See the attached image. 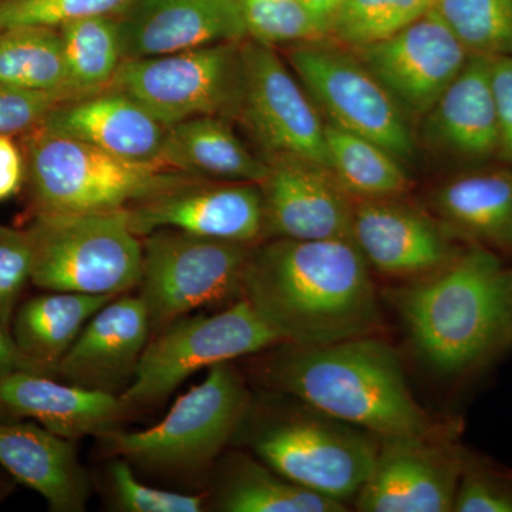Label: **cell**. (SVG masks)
Listing matches in <instances>:
<instances>
[{"instance_id": "cell-1", "label": "cell", "mask_w": 512, "mask_h": 512, "mask_svg": "<svg viewBox=\"0 0 512 512\" xmlns=\"http://www.w3.org/2000/svg\"><path fill=\"white\" fill-rule=\"evenodd\" d=\"M241 298L285 345H330L382 328L369 264L352 239L275 238L254 248Z\"/></svg>"}, {"instance_id": "cell-2", "label": "cell", "mask_w": 512, "mask_h": 512, "mask_svg": "<svg viewBox=\"0 0 512 512\" xmlns=\"http://www.w3.org/2000/svg\"><path fill=\"white\" fill-rule=\"evenodd\" d=\"M291 346L269 367L276 389L308 409L377 439H453L454 427L414 399L392 346L375 336L323 346Z\"/></svg>"}, {"instance_id": "cell-3", "label": "cell", "mask_w": 512, "mask_h": 512, "mask_svg": "<svg viewBox=\"0 0 512 512\" xmlns=\"http://www.w3.org/2000/svg\"><path fill=\"white\" fill-rule=\"evenodd\" d=\"M387 296L414 348L446 375L473 369L512 340V271L483 245Z\"/></svg>"}, {"instance_id": "cell-4", "label": "cell", "mask_w": 512, "mask_h": 512, "mask_svg": "<svg viewBox=\"0 0 512 512\" xmlns=\"http://www.w3.org/2000/svg\"><path fill=\"white\" fill-rule=\"evenodd\" d=\"M26 174L37 214L127 210L197 177L138 163L37 127L26 141Z\"/></svg>"}, {"instance_id": "cell-5", "label": "cell", "mask_w": 512, "mask_h": 512, "mask_svg": "<svg viewBox=\"0 0 512 512\" xmlns=\"http://www.w3.org/2000/svg\"><path fill=\"white\" fill-rule=\"evenodd\" d=\"M28 232L39 288L114 298L140 285L143 244L127 210L37 214Z\"/></svg>"}, {"instance_id": "cell-6", "label": "cell", "mask_w": 512, "mask_h": 512, "mask_svg": "<svg viewBox=\"0 0 512 512\" xmlns=\"http://www.w3.org/2000/svg\"><path fill=\"white\" fill-rule=\"evenodd\" d=\"M281 343L244 298L214 315L183 316L148 343L121 403L124 407L150 406L170 396L198 370Z\"/></svg>"}, {"instance_id": "cell-7", "label": "cell", "mask_w": 512, "mask_h": 512, "mask_svg": "<svg viewBox=\"0 0 512 512\" xmlns=\"http://www.w3.org/2000/svg\"><path fill=\"white\" fill-rule=\"evenodd\" d=\"M323 120L375 141L402 163L416 154L407 114L350 49L333 43H299L286 53Z\"/></svg>"}, {"instance_id": "cell-8", "label": "cell", "mask_w": 512, "mask_h": 512, "mask_svg": "<svg viewBox=\"0 0 512 512\" xmlns=\"http://www.w3.org/2000/svg\"><path fill=\"white\" fill-rule=\"evenodd\" d=\"M380 439L306 407L265 423L252 436L259 460L299 487L346 504L375 464Z\"/></svg>"}, {"instance_id": "cell-9", "label": "cell", "mask_w": 512, "mask_h": 512, "mask_svg": "<svg viewBox=\"0 0 512 512\" xmlns=\"http://www.w3.org/2000/svg\"><path fill=\"white\" fill-rule=\"evenodd\" d=\"M254 247L157 229L143 245L140 298L151 326L170 325L192 311L242 295Z\"/></svg>"}, {"instance_id": "cell-10", "label": "cell", "mask_w": 512, "mask_h": 512, "mask_svg": "<svg viewBox=\"0 0 512 512\" xmlns=\"http://www.w3.org/2000/svg\"><path fill=\"white\" fill-rule=\"evenodd\" d=\"M232 116L261 147L265 161L296 158L328 167L322 114L274 47L249 37L239 45Z\"/></svg>"}, {"instance_id": "cell-11", "label": "cell", "mask_w": 512, "mask_h": 512, "mask_svg": "<svg viewBox=\"0 0 512 512\" xmlns=\"http://www.w3.org/2000/svg\"><path fill=\"white\" fill-rule=\"evenodd\" d=\"M248 393L228 363L208 369L156 426L113 437L114 450L146 466L192 470L210 463L237 433Z\"/></svg>"}, {"instance_id": "cell-12", "label": "cell", "mask_w": 512, "mask_h": 512, "mask_svg": "<svg viewBox=\"0 0 512 512\" xmlns=\"http://www.w3.org/2000/svg\"><path fill=\"white\" fill-rule=\"evenodd\" d=\"M241 42L124 60L110 87L136 100L167 128L194 117H231Z\"/></svg>"}, {"instance_id": "cell-13", "label": "cell", "mask_w": 512, "mask_h": 512, "mask_svg": "<svg viewBox=\"0 0 512 512\" xmlns=\"http://www.w3.org/2000/svg\"><path fill=\"white\" fill-rule=\"evenodd\" d=\"M352 52L407 116H426L470 57L434 8L396 35Z\"/></svg>"}, {"instance_id": "cell-14", "label": "cell", "mask_w": 512, "mask_h": 512, "mask_svg": "<svg viewBox=\"0 0 512 512\" xmlns=\"http://www.w3.org/2000/svg\"><path fill=\"white\" fill-rule=\"evenodd\" d=\"M466 454L453 439L380 440L370 476L355 498L357 510L453 511Z\"/></svg>"}, {"instance_id": "cell-15", "label": "cell", "mask_w": 512, "mask_h": 512, "mask_svg": "<svg viewBox=\"0 0 512 512\" xmlns=\"http://www.w3.org/2000/svg\"><path fill=\"white\" fill-rule=\"evenodd\" d=\"M192 180L127 208L138 237L178 229L198 237L254 244L265 235L264 200L258 184Z\"/></svg>"}, {"instance_id": "cell-16", "label": "cell", "mask_w": 512, "mask_h": 512, "mask_svg": "<svg viewBox=\"0 0 512 512\" xmlns=\"http://www.w3.org/2000/svg\"><path fill=\"white\" fill-rule=\"evenodd\" d=\"M456 235L402 198L355 200L350 239L380 274L419 279L458 254Z\"/></svg>"}, {"instance_id": "cell-17", "label": "cell", "mask_w": 512, "mask_h": 512, "mask_svg": "<svg viewBox=\"0 0 512 512\" xmlns=\"http://www.w3.org/2000/svg\"><path fill=\"white\" fill-rule=\"evenodd\" d=\"M266 163L268 174L259 184L265 235L298 241L350 239L355 200L328 167L296 158Z\"/></svg>"}, {"instance_id": "cell-18", "label": "cell", "mask_w": 512, "mask_h": 512, "mask_svg": "<svg viewBox=\"0 0 512 512\" xmlns=\"http://www.w3.org/2000/svg\"><path fill=\"white\" fill-rule=\"evenodd\" d=\"M119 23L124 60L241 42L248 32L237 0H134Z\"/></svg>"}, {"instance_id": "cell-19", "label": "cell", "mask_w": 512, "mask_h": 512, "mask_svg": "<svg viewBox=\"0 0 512 512\" xmlns=\"http://www.w3.org/2000/svg\"><path fill=\"white\" fill-rule=\"evenodd\" d=\"M40 127L77 138L114 156L150 164H160L167 133V127L150 111L111 87L63 101Z\"/></svg>"}, {"instance_id": "cell-20", "label": "cell", "mask_w": 512, "mask_h": 512, "mask_svg": "<svg viewBox=\"0 0 512 512\" xmlns=\"http://www.w3.org/2000/svg\"><path fill=\"white\" fill-rule=\"evenodd\" d=\"M150 328L140 296L111 299L84 325L56 372L79 386L111 393L133 377Z\"/></svg>"}, {"instance_id": "cell-21", "label": "cell", "mask_w": 512, "mask_h": 512, "mask_svg": "<svg viewBox=\"0 0 512 512\" xmlns=\"http://www.w3.org/2000/svg\"><path fill=\"white\" fill-rule=\"evenodd\" d=\"M0 407L72 441L106 430L124 409L113 393L55 382L28 370L0 377Z\"/></svg>"}, {"instance_id": "cell-22", "label": "cell", "mask_w": 512, "mask_h": 512, "mask_svg": "<svg viewBox=\"0 0 512 512\" xmlns=\"http://www.w3.org/2000/svg\"><path fill=\"white\" fill-rule=\"evenodd\" d=\"M0 466L53 511H83L89 481L72 440L35 423H0Z\"/></svg>"}, {"instance_id": "cell-23", "label": "cell", "mask_w": 512, "mask_h": 512, "mask_svg": "<svg viewBox=\"0 0 512 512\" xmlns=\"http://www.w3.org/2000/svg\"><path fill=\"white\" fill-rule=\"evenodd\" d=\"M426 117L431 140L451 156L467 161L498 156L500 134L490 57L470 55Z\"/></svg>"}, {"instance_id": "cell-24", "label": "cell", "mask_w": 512, "mask_h": 512, "mask_svg": "<svg viewBox=\"0 0 512 512\" xmlns=\"http://www.w3.org/2000/svg\"><path fill=\"white\" fill-rule=\"evenodd\" d=\"M160 164L220 183L261 184L268 163L239 140L224 116H200L167 128Z\"/></svg>"}, {"instance_id": "cell-25", "label": "cell", "mask_w": 512, "mask_h": 512, "mask_svg": "<svg viewBox=\"0 0 512 512\" xmlns=\"http://www.w3.org/2000/svg\"><path fill=\"white\" fill-rule=\"evenodd\" d=\"M437 217L456 237L512 254V167L460 175L434 192Z\"/></svg>"}, {"instance_id": "cell-26", "label": "cell", "mask_w": 512, "mask_h": 512, "mask_svg": "<svg viewBox=\"0 0 512 512\" xmlns=\"http://www.w3.org/2000/svg\"><path fill=\"white\" fill-rule=\"evenodd\" d=\"M113 296L52 292L36 296L16 309L12 338L36 373L56 370L84 325Z\"/></svg>"}, {"instance_id": "cell-27", "label": "cell", "mask_w": 512, "mask_h": 512, "mask_svg": "<svg viewBox=\"0 0 512 512\" xmlns=\"http://www.w3.org/2000/svg\"><path fill=\"white\" fill-rule=\"evenodd\" d=\"M328 168L353 200L402 198L412 187L402 161L375 141L325 124Z\"/></svg>"}, {"instance_id": "cell-28", "label": "cell", "mask_w": 512, "mask_h": 512, "mask_svg": "<svg viewBox=\"0 0 512 512\" xmlns=\"http://www.w3.org/2000/svg\"><path fill=\"white\" fill-rule=\"evenodd\" d=\"M218 491V510L227 512H340L346 504L299 487L252 458L232 460Z\"/></svg>"}, {"instance_id": "cell-29", "label": "cell", "mask_w": 512, "mask_h": 512, "mask_svg": "<svg viewBox=\"0 0 512 512\" xmlns=\"http://www.w3.org/2000/svg\"><path fill=\"white\" fill-rule=\"evenodd\" d=\"M0 83L79 97L70 86L59 30L46 26L0 30Z\"/></svg>"}, {"instance_id": "cell-30", "label": "cell", "mask_w": 512, "mask_h": 512, "mask_svg": "<svg viewBox=\"0 0 512 512\" xmlns=\"http://www.w3.org/2000/svg\"><path fill=\"white\" fill-rule=\"evenodd\" d=\"M64 62L77 96L109 89L124 62L114 16H90L60 26Z\"/></svg>"}, {"instance_id": "cell-31", "label": "cell", "mask_w": 512, "mask_h": 512, "mask_svg": "<svg viewBox=\"0 0 512 512\" xmlns=\"http://www.w3.org/2000/svg\"><path fill=\"white\" fill-rule=\"evenodd\" d=\"M434 0H343L329 20L328 39L346 49L382 42L433 8Z\"/></svg>"}, {"instance_id": "cell-32", "label": "cell", "mask_w": 512, "mask_h": 512, "mask_svg": "<svg viewBox=\"0 0 512 512\" xmlns=\"http://www.w3.org/2000/svg\"><path fill=\"white\" fill-rule=\"evenodd\" d=\"M470 55L512 57V0H434Z\"/></svg>"}, {"instance_id": "cell-33", "label": "cell", "mask_w": 512, "mask_h": 512, "mask_svg": "<svg viewBox=\"0 0 512 512\" xmlns=\"http://www.w3.org/2000/svg\"><path fill=\"white\" fill-rule=\"evenodd\" d=\"M249 39L268 46L299 45L328 39L329 23L299 0H237Z\"/></svg>"}, {"instance_id": "cell-34", "label": "cell", "mask_w": 512, "mask_h": 512, "mask_svg": "<svg viewBox=\"0 0 512 512\" xmlns=\"http://www.w3.org/2000/svg\"><path fill=\"white\" fill-rule=\"evenodd\" d=\"M134 0H0V30L19 26L59 29L90 16L121 15Z\"/></svg>"}, {"instance_id": "cell-35", "label": "cell", "mask_w": 512, "mask_h": 512, "mask_svg": "<svg viewBox=\"0 0 512 512\" xmlns=\"http://www.w3.org/2000/svg\"><path fill=\"white\" fill-rule=\"evenodd\" d=\"M453 511L512 512V476L466 454Z\"/></svg>"}, {"instance_id": "cell-36", "label": "cell", "mask_w": 512, "mask_h": 512, "mask_svg": "<svg viewBox=\"0 0 512 512\" xmlns=\"http://www.w3.org/2000/svg\"><path fill=\"white\" fill-rule=\"evenodd\" d=\"M111 484L121 510L130 512H200L204 510L201 495L174 493L148 487L137 480L126 460L111 467Z\"/></svg>"}, {"instance_id": "cell-37", "label": "cell", "mask_w": 512, "mask_h": 512, "mask_svg": "<svg viewBox=\"0 0 512 512\" xmlns=\"http://www.w3.org/2000/svg\"><path fill=\"white\" fill-rule=\"evenodd\" d=\"M33 247L28 231L0 228V322L10 326L16 303L32 279Z\"/></svg>"}, {"instance_id": "cell-38", "label": "cell", "mask_w": 512, "mask_h": 512, "mask_svg": "<svg viewBox=\"0 0 512 512\" xmlns=\"http://www.w3.org/2000/svg\"><path fill=\"white\" fill-rule=\"evenodd\" d=\"M69 99V94L0 83V136L30 133L42 126L50 111Z\"/></svg>"}, {"instance_id": "cell-39", "label": "cell", "mask_w": 512, "mask_h": 512, "mask_svg": "<svg viewBox=\"0 0 512 512\" xmlns=\"http://www.w3.org/2000/svg\"><path fill=\"white\" fill-rule=\"evenodd\" d=\"M490 72L500 134L498 157L512 167V57L490 59Z\"/></svg>"}, {"instance_id": "cell-40", "label": "cell", "mask_w": 512, "mask_h": 512, "mask_svg": "<svg viewBox=\"0 0 512 512\" xmlns=\"http://www.w3.org/2000/svg\"><path fill=\"white\" fill-rule=\"evenodd\" d=\"M26 175V160L10 136H0V201L19 191Z\"/></svg>"}, {"instance_id": "cell-41", "label": "cell", "mask_w": 512, "mask_h": 512, "mask_svg": "<svg viewBox=\"0 0 512 512\" xmlns=\"http://www.w3.org/2000/svg\"><path fill=\"white\" fill-rule=\"evenodd\" d=\"M18 370L35 372L33 367L29 365L28 360L19 352L8 326L0 322V377L18 372Z\"/></svg>"}, {"instance_id": "cell-42", "label": "cell", "mask_w": 512, "mask_h": 512, "mask_svg": "<svg viewBox=\"0 0 512 512\" xmlns=\"http://www.w3.org/2000/svg\"><path fill=\"white\" fill-rule=\"evenodd\" d=\"M309 12L313 13L316 18L326 20L329 23L333 13L339 8L343 0H299Z\"/></svg>"}, {"instance_id": "cell-43", "label": "cell", "mask_w": 512, "mask_h": 512, "mask_svg": "<svg viewBox=\"0 0 512 512\" xmlns=\"http://www.w3.org/2000/svg\"><path fill=\"white\" fill-rule=\"evenodd\" d=\"M3 495H5V491L0 488V501H2Z\"/></svg>"}]
</instances>
